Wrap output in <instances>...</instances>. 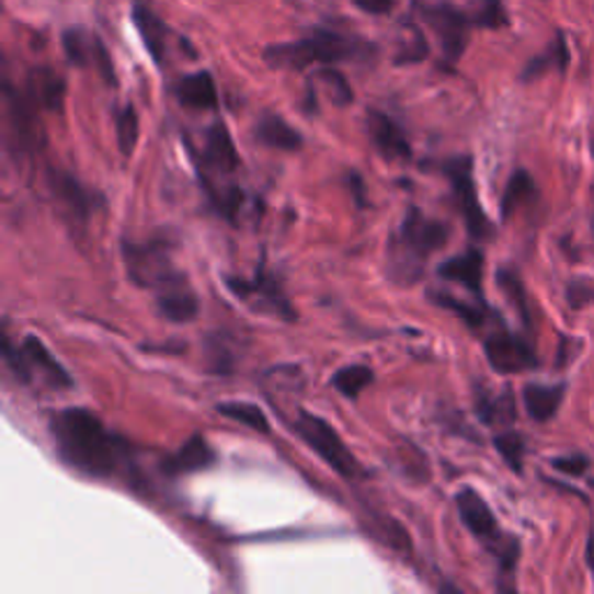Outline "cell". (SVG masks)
Listing matches in <instances>:
<instances>
[{
    "label": "cell",
    "instance_id": "1",
    "mask_svg": "<svg viewBox=\"0 0 594 594\" xmlns=\"http://www.w3.org/2000/svg\"><path fill=\"white\" fill-rule=\"evenodd\" d=\"M49 430L61 460L87 477L112 479L128 458V444L110 434L89 409H61L52 415Z\"/></svg>",
    "mask_w": 594,
    "mask_h": 594
},
{
    "label": "cell",
    "instance_id": "2",
    "mask_svg": "<svg viewBox=\"0 0 594 594\" xmlns=\"http://www.w3.org/2000/svg\"><path fill=\"white\" fill-rule=\"evenodd\" d=\"M450 226L411 207L402 226L388 240V270L395 282L415 284L423 276L425 263L432 253L448 244Z\"/></svg>",
    "mask_w": 594,
    "mask_h": 594
},
{
    "label": "cell",
    "instance_id": "3",
    "mask_svg": "<svg viewBox=\"0 0 594 594\" xmlns=\"http://www.w3.org/2000/svg\"><path fill=\"white\" fill-rule=\"evenodd\" d=\"M374 54V45L361 37H349L334 31L316 28L309 37L295 43L270 45L263 52L265 64L274 70H305L313 64L361 61Z\"/></svg>",
    "mask_w": 594,
    "mask_h": 594
},
{
    "label": "cell",
    "instance_id": "4",
    "mask_svg": "<svg viewBox=\"0 0 594 594\" xmlns=\"http://www.w3.org/2000/svg\"><path fill=\"white\" fill-rule=\"evenodd\" d=\"M172 249L174 242H170L168 237H153V240L147 242L124 240L122 251L130 282L142 288L158 290L172 282L174 276H180L182 272H176L172 265Z\"/></svg>",
    "mask_w": 594,
    "mask_h": 594
},
{
    "label": "cell",
    "instance_id": "5",
    "mask_svg": "<svg viewBox=\"0 0 594 594\" xmlns=\"http://www.w3.org/2000/svg\"><path fill=\"white\" fill-rule=\"evenodd\" d=\"M293 430L297 432V437H302V442L316 455H319L321 460H325V465L330 469L340 473V477L355 479L363 473L358 458H355V455L346 448L340 434H336L334 427L325 419H321V415L300 411L297 413V421H295Z\"/></svg>",
    "mask_w": 594,
    "mask_h": 594
},
{
    "label": "cell",
    "instance_id": "6",
    "mask_svg": "<svg viewBox=\"0 0 594 594\" xmlns=\"http://www.w3.org/2000/svg\"><path fill=\"white\" fill-rule=\"evenodd\" d=\"M444 174L453 186V197L465 219L467 232L473 240L486 242L494 237V226L479 203L477 184H473V163L469 156H455L444 163Z\"/></svg>",
    "mask_w": 594,
    "mask_h": 594
},
{
    "label": "cell",
    "instance_id": "7",
    "mask_svg": "<svg viewBox=\"0 0 594 594\" xmlns=\"http://www.w3.org/2000/svg\"><path fill=\"white\" fill-rule=\"evenodd\" d=\"M421 12H423L425 24L432 28L434 35H437L448 61L450 64L458 61V58L467 49V43H469V31L473 26L471 16H467L462 10L446 5V3L425 5Z\"/></svg>",
    "mask_w": 594,
    "mask_h": 594
},
{
    "label": "cell",
    "instance_id": "8",
    "mask_svg": "<svg viewBox=\"0 0 594 594\" xmlns=\"http://www.w3.org/2000/svg\"><path fill=\"white\" fill-rule=\"evenodd\" d=\"M5 110H8V122H10V130L14 137V147L19 151H37L45 142V133H43V124H39L37 116V105L31 101L28 93H19L16 89L10 87V82H5Z\"/></svg>",
    "mask_w": 594,
    "mask_h": 594
},
{
    "label": "cell",
    "instance_id": "9",
    "mask_svg": "<svg viewBox=\"0 0 594 594\" xmlns=\"http://www.w3.org/2000/svg\"><path fill=\"white\" fill-rule=\"evenodd\" d=\"M226 284L237 297H240V300L251 302L255 309L270 311L286 321H295V309L286 300L279 282H276L274 276L265 274L263 270H259V274H255L253 279H237V276H228Z\"/></svg>",
    "mask_w": 594,
    "mask_h": 594
},
{
    "label": "cell",
    "instance_id": "10",
    "mask_svg": "<svg viewBox=\"0 0 594 594\" xmlns=\"http://www.w3.org/2000/svg\"><path fill=\"white\" fill-rule=\"evenodd\" d=\"M483 346L490 367L500 374H521L537 367L534 349L516 334L494 332L488 336Z\"/></svg>",
    "mask_w": 594,
    "mask_h": 594
},
{
    "label": "cell",
    "instance_id": "11",
    "mask_svg": "<svg viewBox=\"0 0 594 594\" xmlns=\"http://www.w3.org/2000/svg\"><path fill=\"white\" fill-rule=\"evenodd\" d=\"M64 49H66V56L72 66H77V68L95 66V70L101 72V77L105 79L107 84L116 82L112 58H110L105 45L101 43V37L87 33L84 28H68L64 33Z\"/></svg>",
    "mask_w": 594,
    "mask_h": 594
},
{
    "label": "cell",
    "instance_id": "12",
    "mask_svg": "<svg viewBox=\"0 0 594 594\" xmlns=\"http://www.w3.org/2000/svg\"><path fill=\"white\" fill-rule=\"evenodd\" d=\"M47 186H49L52 195L56 197V203L64 205L72 219H77L79 224H87L91 219V214L98 203V195L93 191H89L82 182L75 180L72 174L58 170V168H49Z\"/></svg>",
    "mask_w": 594,
    "mask_h": 594
},
{
    "label": "cell",
    "instance_id": "13",
    "mask_svg": "<svg viewBox=\"0 0 594 594\" xmlns=\"http://www.w3.org/2000/svg\"><path fill=\"white\" fill-rule=\"evenodd\" d=\"M156 307L172 323H191L201 313V300H197L195 290L189 286V279L184 274L174 276L172 282L156 290Z\"/></svg>",
    "mask_w": 594,
    "mask_h": 594
},
{
    "label": "cell",
    "instance_id": "14",
    "mask_svg": "<svg viewBox=\"0 0 594 594\" xmlns=\"http://www.w3.org/2000/svg\"><path fill=\"white\" fill-rule=\"evenodd\" d=\"M367 133L374 149L379 151L386 161H409L411 145L404 130L392 122V118L379 110L367 112Z\"/></svg>",
    "mask_w": 594,
    "mask_h": 594
},
{
    "label": "cell",
    "instance_id": "15",
    "mask_svg": "<svg viewBox=\"0 0 594 594\" xmlns=\"http://www.w3.org/2000/svg\"><path fill=\"white\" fill-rule=\"evenodd\" d=\"M455 504H458L460 518L473 537H479L483 541H494L500 537L498 518H494L492 509L477 490H471V488L460 490L458 498H455Z\"/></svg>",
    "mask_w": 594,
    "mask_h": 594
},
{
    "label": "cell",
    "instance_id": "16",
    "mask_svg": "<svg viewBox=\"0 0 594 594\" xmlns=\"http://www.w3.org/2000/svg\"><path fill=\"white\" fill-rule=\"evenodd\" d=\"M26 363L31 367V374H39L43 381L54 388V390H64L72 386V376L66 372V367L58 363L49 349L43 344V340H37L35 334H26L22 342Z\"/></svg>",
    "mask_w": 594,
    "mask_h": 594
},
{
    "label": "cell",
    "instance_id": "17",
    "mask_svg": "<svg viewBox=\"0 0 594 594\" xmlns=\"http://www.w3.org/2000/svg\"><path fill=\"white\" fill-rule=\"evenodd\" d=\"M203 161L207 168L216 172H226V174L240 168V156H237L230 130L224 122H216L207 128Z\"/></svg>",
    "mask_w": 594,
    "mask_h": 594
},
{
    "label": "cell",
    "instance_id": "18",
    "mask_svg": "<svg viewBox=\"0 0 594 594\" xmlns=\"http://www.w3.org/2000/svg\"><path fill=\"white\" fill-rule=\"evenodd\" d=\"M439 276L446 282L462 284L473 295L481 297L483 293V253L479 249H469L460 255H453L439 265Z\"/></svg>",
    "mask_w": 594,
    "mask_h": 594
},
{
    "label": "cell",
    "instance_id": "19",
    "mask_svg": "<svg viewBox=\"0 0 594 594\" xmlns=\"http://www.w3.org/2000/svg\"><path fill=\"white\" fill-rule=\"evenodd\" d=\"M26 93L39 110L61 112L66 101V79L52 68H35L28 75Z\"/></svg>",
    "mask_w": 594,
    "mask_h": 594
},
{
    "label": "cell",
    "instance_id": "20",
    "mask_svg": "<svg viewBox=\"0 0 594 594\" xmlns=\"http://www.w3.org/2000/svg\"><path fill=\"white\" fill-rule=\"evenodd\" d=\"M216 453L212 450V446L201 437V434H195V437H191L180 450L168 455L163 469L172 473V477H184V473H195L212 467Z\"/></svg>",
    "mask_w": 594,
    "mask_h": 594
},
{
    "label": "cell",
    "instance_id": "21",
    "mask_svg": "<svg viewBox=\"0 0 594 594\" xmlns=\"http://www.w3.org/2000/svg\"><path fill=\"white\" fill-rule=\"evenodd\" d=\"M180 103L189 110H216L219 107V93H216L214 77L207 70L182 77L174 87Z\"/></svg>",
    "mask_w": 594,
    "mask_h": 594
},
{
    "label": "cell",
    "instance_id": "22",
    "mask_svg": "<svg viewBox=\"0 0 594 594\" xmlns=\"http://www.w3.org/2000/svg\"><path fill=\"white\" fill-rule=\"evenodd\" d=\"M564 392H567L564 384H556V386L529 384V386H525L523 400H525V409L529 413V419L537 421V423H548L562 407Z\"/></svg>",
    "mask_w": 594,
    "mask_h": 594
},
{
    "label": "cell",
    "instance_id": "23",
    "mask_svg": "<svg viewBox=\"0 0 594 594\" xmlns=\"http://www.w3.org/2000/svg\"><path fill=\"white\" fill-rule=\"evenodd\" d=\"M133 24L140 33L142 43L147 47V52L151 54V58L156 64L163 61L165 54V45H168V26L161 22V16H158L153 10H149L142 3L133 5Z\"/></svg>",
    "mask_w": 594,
    "mask_h": 594
},
{
    "label": "cell",
    "instance_id": "24",
    "mask_svg": "<svg viewBox=\"0 0 594 594\" xmlns=\"http://www.w3.org/2000/svg\"><path fill=\"white\" fill-rule=\"evenodd\" d=\"M255 140L272 149L297 151L302 147V135L297 133L284 116L279 114H263L261 122L255 124Z\"/></svg>",
    "mask_w": 594,
    "mask_h": 594
},
{
    "label": "cell",
    "instance_id": "25",
    "mask_svg": "<svg viewBox=\"0 0 594 594\" xmlns=\"http://www.w3.org/2000/svg\"><path fill=\"white\" fill-rule=\"evenodd\" d=\"M477 413L486 425H511L516 421V402H513V395L506 390L498 398H490L486 392H479L477 400Z\"/></svg>",
    "mask_w": 594,
    "mask_h": 594
},
{
    "label": "cell",
    "instance_id": "26",
    "mask_svg": "<svg viewBox=\"0 0 594 594\" xmlns=\"http://www.w3.org/2000/svg\"><path fill=\"white\" fill-rule=\"evenodd\" d=\"M529 197H534V180L525 170H516L506 184L502 195V219H511L518 207H523Z\"/></svg>",
    "mask_w": 594,
    "mask_h": 594
},
{
    "label": "cell",
    "instance_id": "27",
    "mask_svg": "<svg viewBox=\"0 0 594 594\" xmlns=\"http://www.w3.org/2000/svg\"><path fill=\"white\" fill-rule=\"evenodd\" d=\"M216 411H219L221 415H226V419L235 421V423H242L255 432H263L267 434L270 432V421L267 415L263 413V409L259 404H251V402H221L216 404Z\"/></svg>",
    "mask_w": 594,
    "mask_h": 594
},
{
    "label": "cell",
    "instance_id": "28",
    "mask_svg": "<svg viewBox=\"0 0 594 594\" xmlns=\"http://www.w3.org/2000/svg\"><path fill=\"white\" fill-rule=\"evenodd\" d=\"M374 381V372L367 365H349L332 376V386L344 398L355 400Z\"/></svg>",
    "mask_w": 594,
    "mask_h": 594
},
{
    "label": "cell",
    "instance_id": "29",
    "mask_svg": "<svg viewBox=\"0 0 594 594\" xmlns=\"http://www.w3.org/2000/svg\"><path fill=\"white\" fill-rule=\"evenodd\" d=\"M432 302H437L439 307L444 309H450L460 316V319L469 325V328H481L486 323V305H469L465 300H458V297H453L448 293H439V290H432Z\"/></svg>",
    "mask_w": 594,
    "mask_h": 594
},
{
    "label": "cell",
    "instance_id": "30",
    "mask_svg": "<svg viewBox=\"0 0 594 594\" xmlns=\"http://www.w3.org/2000/svg\"><path fill=\"white\" fill-rule=\"evenodd\" d=\"M116 142L118 151L124 156H130L137 147V137H140V118H137V112L133 105L124 107L122 112H116Z\"/></svg>",
    "mask_w": 594,
    "mask_h": 594
},
{
    "label": "cell",
    "instance_id": "31",
    "mask_svg": "<svg viewBox=\"0 0 594 594\" xmlns=\"http://www.w3.org/2000/svg\"><path fill=\"white\" fill-rule=\"evenodd\" d=\"M427 56V43L423 31L415 24L404 26V37L400 43V52L395 56V64L398 66H409V64H419Z\"/></svg>",
    "mask_w": 594,
    "mask_h": 594
},
{
    "label": "cell",
    "instance_id": "32",
    "mask_svg": "<svg viewBox=\"0 0 594 594\" xmlns=\"http://www.w3.org/2000/svg\"><path fill=\"white\" fill-rule=\"evenodd\" d=\"M498 284L504 290V295L509 297V302L516 307V311L521 313V319L529 325V307H527V295H525V286L521 282V276L513 270H500Z\"/></svg>",
    "mask_w": 594,
    "mask_h": 594
},
{
    "label": "cell",
    "instance_id": "33",
    "mask_svg": "<svg viewBox=\"0 0 594 594\" xmlns=\"http://www.w3.org/2000/svg\"><path fill=\"white\" fill-rule=\"evenodd\" d=\"M494 448L504 458V462L521 473L523 471V460H525V442L518 432H502L494 437Z\"/></svg>",
    "mask_w": 594,
    "mask_h": 594
},
{
    "label": "cell",
    "instance_id": "34",
    "mask_svg": "<svg viewBox=\"0 0 594 594\" xmlns=\"http://www.w3.org/2000/svg\"><path fill=\"white\" fill-rule=\"evenodd\" d=\"M567 64H569L567 47H564L562 39H558V45H556V47H550L548 54H544V56H539V58H534L532 64H527V68H525V72H523V79H525V82H529V79H537V77H541L550 66H558L560 70H564Z\"/></svg>",
    "mask_w": 594,
    "mask_h": 594
},
{
    "label": "cell",
    "instance_id": "35",
    "mask_svg": "<svg viewBox=\"0 0 594 594\" xmlns=\"http://www.w3.org/2000/svg\"><path fill=\"white\" fill-rule=\"evenodd\" d=\"M319 79L328 87V93H330L332 103L336 107H346V105L353 103V89H351V84L346 82V77L340 70L323 68L319 72Z\"/></svg>",
    "mask_w": 594,
    "mask_h": 594
},
{
    "label": "cell",
    "instance_id": "36",
    "mask_svg": "<svg viewBox=\"0 0 594 594\" xmlns=\"http://www.w3.org/2000/svg\"><path fill=\"white\" fill-rule=\"evenodd\" d=\"M471 22L483 28H502L509 24L506 10L502 5V0H479V8L473 12Z\"/></svg>",
    "mask_w": 594,
    "mask_h": 594
},
{
    "label": "cell",
    "instance_id": "37",
    "mask_svg": "<svg viewBox=\"0 0 594 594\" xmlns=\"http://www.w3.org/2000/svg\"><path fill=\"white\" fill-rule=\"evenodd\" d=\"M552 467L562 473H569V477H581V473L587 471L590 460L585 458V455H569V458L552 460Z\"/></svg>",
    "mask_w": 594,
    "mask_h": 594
},
{
    "label": "cell",
    "instance_id": "38",
    "mask_svg": "<svg viewBox=\"0 0 594 594\" xmlns=\"http://www.w3.org/2000/svg\"><path fill=\"white\" fill-rule=\"evenodd\" d=\"M567 297H569L571 307H583V305L594 302V288L583 282H573L567 290Z\"/></svg>",
    "mask_w": 594,
    "mask_h": 594
},
{
    "label": "cell",
    "instance_id": "39",
    "mask_svg": "<svg viewBox=\"0 0 594 594\" xmlns=\"http://www.w3.org/2000/svg\"><path fill=\"white\" fill-rule=\"evenodd\" d=\"M351 3L367 14H388L392 10V0H351Z\"/></svg>",
    "mask_w": 594,
    "mask_h": 594
},
{
    "label": "cell",
    "instance_id": "40",
    "mask_svg": "<svg viewBox=\"0 0 594 594\" xmlns=\"http://www.w3.org/2000/svg\"><path fill=\"white\" fill-rule=\"evenodd\" d=\"M587 564H590V569L594 571V539H592L590 546H587Z\"/></svg>",
    "mask_w": 594,
    "mask_h": 594
},
{
    "label": "cell",
    "instance_id": "41",
    "mask_svg": "<svg viewBox=\"0 0 594 594\" xmlns=\"http://www.w3.org/2000/svg\"><path fill=\"white\" fill-rule=\"evenodd\" d=\"M592 153H594V142H592Z\"/></svg>",
    "mask_w": 594,
    "mask_h": 594
}]
</instances>
